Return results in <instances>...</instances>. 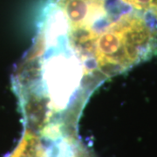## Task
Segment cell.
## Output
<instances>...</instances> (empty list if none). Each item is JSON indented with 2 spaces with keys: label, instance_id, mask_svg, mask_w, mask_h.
I'll return each mask as SVG.
<instances>
[{
  "label": "cell",
  "instance_id": "2",
  "mask_svg": "<svg viewBox=\"0 0 157 157\" xmlns=\"http://www.w3.org/2000/svg\"><path fill=\"white\" fill-rule=\"evenodd\" d=\"M39 132L45 140L44 157H94L78 139L77 130L49 128Z\"/></svg>",
  "mask_w": 157,
  "mask_h": 157
},
{
  "label": "cell",
  "instance_id": "1",
  "mask_svg": "<svg viewBox=\"0 0 157 157\" xmlns=\"http://www.w3.org/2000/svg\"><path fill=\"white\" fill-rule=\"evenodd\" d=\"M36 25L12 85L54 120L78 121L102 83L157 55V0H43Z\"/></svg>",
  "mask_w": 157,
  "mask_h": 157
}]
</instances>
